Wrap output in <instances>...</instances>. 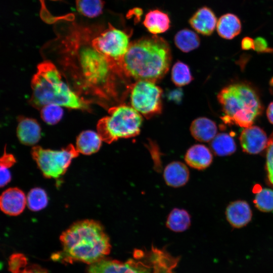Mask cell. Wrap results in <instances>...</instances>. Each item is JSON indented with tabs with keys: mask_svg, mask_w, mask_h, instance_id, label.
Listing matches in <instances>:
<instances>
[{
	"mask_svg": "<svg viewBox=\"0 0 273 273\" xmlns=\"http://www.w3.org/2000/svg\"><path fill=\"white\" fill-rule=\"evenodd\" d=\"M94 36L89 30L74 29L55 42L52 51L72 90L89 104L103 105L116 98L117 77L121 74L93 46Z\"/></svg>",
	"mask_w": 273,
	"mask_h": 273,
	"instance_id": "obj_1",
	"label": "cell"
},
{
	"mask_svg": "<svg viewBox=\"0 0 273 273\" xmlns=\"http://www.w3.org/2000/svg\"><path fill=\"white\" fill-rule=\"evenodd\" d=\"M63 250L54 254L55 260L67 262L81 261L89 265L109 254L110 240L102 225L90 219L74 223L60 236Z\"/></svg>",
	"mask_w": 273,
	"mask_h": 273,
	"instance_id": "obj_2",
	"label": "cell"
},
{
	"mask_svg": "<svg viewBox=\"0 0 273 273\" xmlns=\"http://www.w3.org/2000/svg\"><path fill=\"white\" fill-rule=\"evenodd\" d=\"M171 62V51L167 42L153 35L130 42L121 68L123 75L136 81L156 82L167 73Z\"/></svg>",
	"mask_w": 273,
	"mask_h": 273,
	"instance_id": "obj_3",
	"label": "cell"
},
{
	"mask_svg": "<svg viewBox=\"0 0 273 273\" xmlns=\"http://www.w3.org/2000/svg\"><path fill=\"white\" fill-rule=\"evenodd\" d=\"M30 104L38 109L51 104L67 108L88 110L89 103L79 97L65 83L60 71L50 60L37 66L31 81Z\"/></svg>",
	"mask_w": 273,
	"mask_h": 273,
	"instance_id": "obj_4",
	"label": "cell"
},
{
	"mask_svg": "<svg viewBox=\"0 0 273 273\" xmlns=\"http://www.w3.org/2000/svg\"><path fill=\"white\" fill-rule=\"evenodd\" d=\"M174 258L162 250L152 248L147 252L136 250L133 257L123 262L102 259L90 264L88 273H172L177 263Z\"/></svg>",
	"mask_w": 273,
	"mask_h": 273,
	"instance_id": "obj_5",
	"label": "cell"
},
{
	"mask_svg": "<svg viewBox=\"0 0 273 273\" xmlns=\"http://www.w3.org/2000/svg\"><path fill=\"white\" fill-rule=\"evenodd\" d=\"M217 99L225 115L223 120L242 127L252 126L263 110L256 92L245 84L235 83L224 87Z\"/></svg>",
	"mask_w": 273,
	"mask_h": 273,
	"instance_id": "obj_6",
	"label": "cell"
},
{
	"mask_svg": "<svg viewBox=\"0 0 273 273\" xmlns=\"http://www.w3.org/2000/svg\"><path fill=\"white\" fill-rule=\"evenodd\" d=\"M108 114L97 123V132L103 141L111 144L120 138L135 137L140 133L142 116L131 106H113L109 108Z\"/></svg>",
	"mask_w": 273,
	"mask_h": 273,
	"instance_id": "obj_7",
	"label": "cell"
},
{
	"mask_svg": "<svg viewBox=\"0 0 273 273\" xmlns=\"http://www.w3.org/2000/svg\"><path fill=\"white\" fill-rule=\"evenodd\" d=\"M31 155L44 177L57 179L65 174L72 160L78 156L79 153L75 147L70 144L60 150L34 146Z\"/></svg>",
	"mask_w": 273,
	"mask_h": 273,
	"instance_id": "obj_8",
	"label": "cell"
},
{
	"mask_svg": "<svg viewBox=\"0 0 273 273\" xmlns=\"http://www.w3.org/2000/svg\"><path fill=\"white\" fill-rule=\"evenodd\" d=\"M129 37L130 35L125 31L109 24L107 29L94 35L92 43L97 51L104 55L122 73L121 65L129 48Z\"/></svg>",
	"mask_w": 273,
	"mask_h": 273,
	"instance_id": "obj_9",
	"label": "cell"
},
{
	"mask_svg": "<svg viewBox=\"0 0 273 273\" xmlns=\"http://www.w3.org/2000/svg\"><path fill=\"white\" fill-rule=\"evenodd\" d=\"M162 89L155 82L138 80L130 87L131 107L140 114L150 118L162 110Z\"/></svg>",
	"mask_w": 273,
	"mask_h": 273,
	"instance_id": "obj_10",
	"label": "cell"
},
{
	"mask_svg": "<svg viewBox=\"0 0 273 273\" xmlns=\"http://www.w3.org/2000/svg\"><path fill=\"white\" fill-rule=\"evenodd\" d=\"M268 140L264 131L257 126L245 128L240 136L243 150L250 154H258L266 149Z\"/></svg>",
	"mask_w": 273,
	"mask_h": 273,
	"instance_id": "obj_11",
	"label": "cell"
},
{
	"mask_svg": "<svg viewBox=\"0 0 273 273\" xmlns=\"http://www.w3.org/2000/svg\"><path fill=\"white\" fill-rule=\"evenodd\" d=\"M27 205L26 197L24 192L17 188H10L2 194L0 206L2 211L9 215L21 214Z\"/></svg>",
	"mask_w": 273,
	"mask_h": 273,
	"instance_id": "obj_12",
	"label": "cell"
},
{
	"mask_svg": "<svg viewBox=\"0 0 273 273\" xmlns=\"http://www.w3.org/2000/svg\"><path fill=\"white\" fill-rule=\"evenodd\" d=\"M17 137L21 143L34 145L41 138V127L34 119L20 116L18 117Z\"/></svg>",
	"mask_w": 273,
	"mask_h": 273,
	"instance_id": "obj_13",
	"label": "cell"
},
{
	"mask_svg": "<svg viewBox=\"0 0 273 273\" xmlns=\"http://www.w3.org/2000/svg\"><path fill=\"white\" fill-rule=\"evenodd\" d=\"M217 22L215 14L207 7L199 9L189 20L191 27L204 35H211L216 27Z\"/></svg>",
	"mask_w": 273,
	"mask_h": 273,
	"instance_id": "obj_14",
	"label": "cell"
},
{
	"mask_svg": "<svg viewBox=\"0 0 273 273\" xmlns=\"http://www.w3.org/2000/svg\"><path fill=\"white\" fill-rule=\"evenodd\" d=\"M226 218L235 228L246 225L251 220L252 211L249 204L244 201H236L230 203L226 209Z\"/></svg>",
	"mask_w": 273,
	"mask_h": 273,
	"instance_id": "obj_15",
	"label": "cell"
},
{
	"mask_svg": "<svg viewBox=\"0 0 273 273\" xmlns=\"http://www.w3.org/2000/svg\"><path fill=\"white\" fill-rule=\"evenodd\" d=\"M212 154L205 145L196 144L190 147L185 155L186 163L191 167L198 170L207 168L212 163Z\"/></svg>",
	"mask_w": 273,
	"mask_h": 273,
	"instance_id": "obj_16",
	"label": "cell"
},
{
	"mask_svg": "<svg viewBox=\"0 0 273 273\" xmlns=\"http://www.w3.org/2000/svg\"><path fill=\"white\" fill-rule=\"evenodd\" d=\"M190 177L187 166L180 161H173L167 164L163 171V178L167 185L179 188L186 185Z\"/></svg>",
	"mask_w": 273,
	"mask_h": 273,
	"instance_id": "obj_17",
	"label": "cell"
},
{
	"mask_svg": "<svg viewBox=\"0 0 273 273\" xmlns=\"http://www.w3.org/2000/svg\"><path fill=\"white\" fill-rule=\"evenodd\" d=\"M192 136L201 142H211L217 133V126L212 120L206 117H199L194 120L190 127Z\"/></svg>",
	"mask_w": 273,
	"mask_h": 273,
	"instance_id": "obj_18",
	"label": "cell"
},
{
	"mask_svg": "<svg viewBox=\"0 0 273 273\" xmlns=\"http://www.w3.org/2000/svg\"><path fill=\"white\" fill-rule=\"evenodd\" d=\"M168 15L159 10L149 11L146 15L143 24L151 33L156 35L164 33L170 27Z\"/></svg>",
	"mask_w": 273,
	"mask_h": 273,
	"instance_id": "obj_19",
	"label": "cell"
},
{
	"mask_svg": "<svg viewBox=\"0 0 273 273\" xmlns=\"http://www.w3.org/2000/svg\"><path fill=\"white\" fill-rule=\"evenodd\" d=\"M102 141L98 132L90 130H85L77 137L75 148L79 153L89 155L99 150Z\"/></svg>",
	"mask_w": 273,
	"mask_h": 273,
	"instance_id": "obj_20",
	"label": "cell"
},
{
	"mask_svg": "<svg viewBox=\"0 0 273 273\" xmlns=\"http://www.w3.org/2000/svg\"><path fill=\"white\" fill-rule=\"evenodd\" d=\"M216 30L221 37L227 39H232L241 31L240 20L235 14H224L219 18L217 22Z\"/></svg>",
	"mask_w": 273,
	"mask_h": 273,
	"instance_id": "obj_21",
	"label": "cell"
},
{
	"mask_svg": "<svg viewBox=\"0 0 273 273\" xmlns=\"http://www.w3.org/2000/svg\"><path fill=\"white\" fill-rule=\"evenodd\" d=\"M191 222V216L187 210L174 208L168 215L166 225L173 232H183L190 227Z\"/></svg>",
	"mask_w": 273,
	"mask_h": 273,
	"instance_id": "obj_22",
	"label": "cell"
},
{
	"mask_svg": "<svg viewBox=\"0 0 273 273\" xmlns=\"http://www.w3.org/2000/svg\"><path fill=\"white\" fill-rule=\"evenodd\" d=\"M174 43L181 51L188 53L199 47L200 40L194 31L184 29L178 31L174 38Z\"/></svg>",
	"mask_w": 273,
	"mask_h": 273,
	"instance_id": "obj_23",
	"label": "cell"
},
{
	"mask_svg": "<svg viewBox=\"0 0 273 273\" xmlns=\"http://www.w3.org/2000/svg\"><path fill=\"white\" fill-rule=\"evenodd\" d=\"M210 147L215 155L219 156H228L236 150L234 139L226 133H220L210 142Z\"/></svg>",
	"mask_w": 273,
	"mask_h": 273,
	"instance_id": "obj_24",
	"label": "cell"
},
{
	"mask_svg": "<svg viewBox=\"0 0 273 273\" xmlns=\"http://www.w3.org/2000/svg\"><path fill=\"white\" fill-rule=\"evenodd\" d=\"M27 205L33 211L44 208L48 203V198L44 190L40 188L32 189L26 197Z\"/></svg>",
	"mask_w": 273,
	"mask_h": 273,
	"instance_id": "obj_25",
	"label": "cell"
},
{
	"mask_svg": "<svg viewBox=\"0 0 273 273\" xmlns=\"http://www.w3.org/2000/svg\"><path fill=\"white\" fill-rule=\"evenodd\" d=\"M104 4L103 0H76L77 11L89 18L96 17L101 14Z\"/></svg>",
	"mask_w": 273,
	"mask_h": 273,
	"instance_id": "obj_26",
	"label": "cell"
},
{
	"mask_svg": "<svg viewBox=\"0 0 273 273\" xmlns=\"http://www.w3.org/2000/svg\"><path fill=\"white\" fill-rule=\"evenodd\" d=\"M171 79L175 85L182 86L190 83L193 77L189 67L184 62H176L171 69Z\"/></svg>",
	"mask_w": 273,
	"mask_h": 273,
	"instance_id": "obj_27",
	"label": "cell"
},
{
	"mask_svg": "<svg viewBox=\"0 0 273 273\" xmlns=\"http://www.w3.org/2000/svg\"><path fill=\"white\" fill-rule=\"evenodd\" d=\"M63 115V110L58 105L51 104L40 109V117L44 122L49 125L58 123Z\"/></svg>",
	"mask_w": 273,
	"mask_h": 273,
	"instance_id": "obj_28",
	"label": "cell"
},
{
	"mask_svg": "<svg viewBox=\"0 0 273 273\" xmlns=\"http://www.w3.org/2000/svg\"><path fill=\"white\" fill-rule=\"evenodd\" d=\"M254 203L261 211H273V190L264 188L259 191L255 195Z\"/></svg>",
	"mask_w": 273,
	"mask_h": 273,
	"instance_id": "obj_29",
	"label": "cell"
},
{
	"mask_svg": "<svg viewBox=\"0 0 273 273\" xmlns=\"http://www.w3.org/2000/svg\"><path fill=\"white\" fill-rule=\"evenodd\" d=\"M266 149L267 176L269 183L273 186V131L268 138Z\"/></svg>",
	"mask_w": 273,
	"mask_h": 273,
	"instance_id": "obj_30",
	"label": "cell"
},
{
	"mask_svg": "<svg viewBox=\"0 0 273 273\" xmlns=\"http://www.w3.org/2000/svg\"><path fill=\"white\" fill-rule=\"evenodd\" d=\"M16 163L14 156L11 154L7 153L6 150L1 158V167L9 168Z\"/></svg>",
	"mask_w": 273,
	"mask_h": 273,
	"instance_id": "obj_31",
	"label": "cell"
},
{
	"mask_svg": "<svg viewBox=\"0 0 273 273\" xmlns=\"http://www.w3.org/2000/svg\"><path fill=\"white\" fill-rule=\"evenodd\" d=\"M1 187L7 185L11 179V174L9 168L1 167Z\"/></svg>",
	"mask_w": 273,
	"mask_h": 273,
	"instance_id": "obj_32",
	"label": "cell"
},
{
	"mask_svg": "<svg viewBox=\"0 0 273 273\" xmlns=\"http://www.w3.org/2000/svg\"><path fill=\"white\" fill-rule=\"evenodd\" d=\"M241 47L245 50L254 49V40L250 37H245L242 40Z\"/></svg>",
	"mask_w": 273,
	"mask_h": 273,
	"instance_id": "obj_33",
	"label": "cell"
},
{
	"mask_svg": "<svg viewBox=\"0 0 273 273\" xmlns=\"http://www.w3.org/2000/svg\"><path fill=\"white\" fill-rule=\"evenodd\" d=\"M267 43L265 40L261 37H258L254 40V49L258 51H263L266 48Z\"/></svg>",
	"mask_w": 273,
	"mask_h": 273,
	"instance_id": "obj_34",
	"label": "cell"
},
{
	"mask_svg": "<svg viewBox=\"0 0 273 273\" xmlns=\"http://www.w3.org/2000/svg\"><path fill=\"white\" fill-rule=\"evenodd\" d=\"M266 115L269 121L273 124V102L269 105L266 111Z\"/></svg>",
	"mask_w": 273,
	"mask_h": 273,
	"instance_id": "obj_35",
	"label": "cell"
},
{
	"mask_svg": "<svg viewBox=\"0 0 273 273\" xmlns=\"http://www.w3.org/2000/svg\"><path fill=\"white\" fill-rule=\"evenodd\" d=\"M21 273H47L44 270L38 268L25 269Z\"/></svg>",
	"mask_w": 273,
	"mask_h": 273,
	"instance_id": "obj_36",
	"label": "cell"
}]
</instances>
